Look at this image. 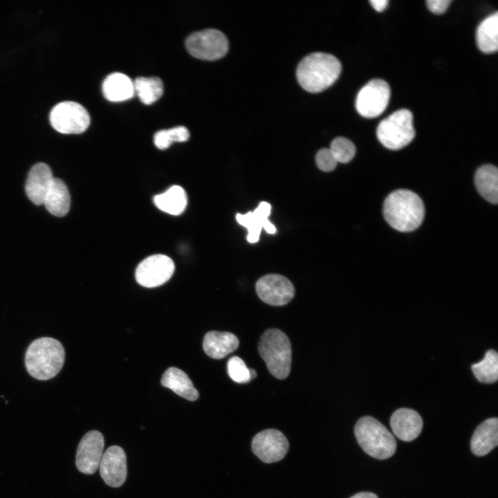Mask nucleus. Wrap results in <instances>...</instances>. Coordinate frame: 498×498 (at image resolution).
<instances>
[{
  "mask_svg": "<svg viewBox=\"0 0 498 498\" xmlns=\"http://www.w3.org/2000/svg\"><path fill=\"white\" fill-rule=\"evenodd\" d=\"M383 215L394 229L400 232H411L421 224L425 216V207L416 193L408 190H397L385 199Z\"/></svg>",
  "mask_w": 498,
  "mask_h": 498,
  "instance_id": "f257e3e1",
  "label": "nucleus"
},
{
  "mask_svg": "<svg viewBox=\"0 0 498 498\" xmlns=\"http://www.w3.org/2000/svg\"><path fill=\"white\" fill-rule=\"evenodd\" d=\"M342 70L340 62L333 55L317 52L302 59L296 71L299 85L311 93H319L331 86Z\"/></svg>",
  "mask_w": 498,
  "mask_h": 498,
  "instance_id": "f03ea898",
  "label": "nucleus"
},
{
  "mask_svg": "<svg viewBox=\"0 0 498 498\" xmlns=\"http://www.w3.org/2000/svg\"><path fill=\"white\" fill-rule=\"evenodd\" d=\"M65 352L61 342L44 337L33 341L28 347L25 364L33 378L46 380L55 376L63 367Z\"/></svg>",
  "mask_w": 498,
  "mask_h": 498,
  "instance_id": "7ed1b4c3",
  "label": "nucleus"
},
{
  "mask_svg": "<svg viewBox=\"0 0 498 498\" xmlns=\"http://www.w3.org/2000/svg\"><path fill=\"white\" fill-rule=\"evenodd\" d=\"M354 434L362 449L375 459H387L396 452V441L394 436L372 416L360 418L356 423Z\"/></svg>",
  "mask_w": 498,
  "mask_h": 498,
  "instance_id": "20e7f679",
  "label": "nucleus"
},
{
  "mask_svg": "<svg viewBox=\"0 0 498 498\" xmlns=\"http://www.w3.org/2000/svg\"><path fill=\"white\" fill-rule=\"evenodd\" d=\"M258 349L270 373L278 379L290 373L292 350L287 335L277 329L266 330L261 336Z\"/></svg>",
  "mask_w": 498,
  "mask_h": 498,
  "instance_id": "39448f33",
  "label": "nucleus"
},
{
  "mask_svg": "<svg viewBox=\"0 0 498 498\" xmlns=\"http://www.w3.org/2000/svg\"><path fill=\"white\" fill-rule=\"evenodd\" d=\"M376 135L380 143L389 149L407 146L415 136L412 112L406 109L396 111L379 123Z\"/></svg>",
  "mask_w": 498,
  "mask_h": 498,
  "instance_id": "423d86ee",
  "label": "nucleus"
},
{
  "mask_svg": "<svg viewBox=\"0 0 498 498\" xmlns=\"http://www.w3.org/2000/svg\"><path fill=\"white\" fill-rule=\"evenodd\" d=\"M49 120L52 127L64 134L80 133L90 124V116L80 104L63 101L56 104L50 111Z\"/></svg>",
  "mask_w": 498,
  "mask_h": 498,
  "instance_id": "0eeeda50",
  "label": "nucleus"
},
{
  "mask_svg": "<svg viewBox=\"0 0 498 498\" xmlns=\"http://www.w3.org/2000/svg\"><path fill=\"white\" fill-rule=\"evenodd\" d=\"M190 55L203 60H216L225 55L228 41L225 35L216 29H205L191 34L185 40Z\"/></svg>",
  "mask_w": 498,
  "mask_h": 498,
  "instance_id": "6e6552de",
  "label": "nucleus"
},
{
  "mask_svg": "<svg viewBox=\"0 0 498 498\" xmlns=\"http://www.w3.org/2000/svg\"><path fill=\"white\" fill-rule=\"evenodd\" d=\"M389 98V84L383 80L374 79L358 92L356 99V109L365 118H376L385 110Z\"/></svg>",
  "mask_w": 498,
  "mask_h": 498,
  "instance_id": "1a4fd4ad",
  "label": "nucleus"
},
{
  "mask_svg": "<svg viewBox=\"0 0 498 498\" xmlns=\"http://www.w3.org/2000/svg\"><path fill=\"white\" fill-rule=\"evenodd\" d=\"M174 271V264L171 258L164 255H154L139 264L135 275L140 285L154 288L167 282Z\"/></svg>",
  "mask_w": 498,
  "mask_h": 498,
  "instance_id": "9d476101",
  "label": "nucleus"
},
{
  "mask_svg": "<svg viewBox=\"0 0 498 498\" xmlns=\"http://www.w3.org/2000/svg\"><path fill=\"white\" fill-rule=\"evenodd\" d=\"M288 447V441L284 434L275 429L257 433L251 443L253 453L266 463L282 460L286 454Z\"/></svg>",
  "mask_w": 498,
  "mask_h": 498,
  "instance_id": "9b49d317",
  "label": "nucleus"
},
{
  "mask_svg": "<svg viewBox=\"0 0 498 498\" xmlns=\"http://www.w3.org/2000/svg\"><path fill=\"white\" fill-rule=\"evenodd\" d=\"M104 448V436L97 430L88 432L77 448L75 465L85 474H92L99 468Z\"/></svg>",
  "mask_w": 498,
  "mask_h": 498,
  "instance_id": "f8f14e48",
  "label": "nucleus"
},
{
  "mask_svg": "<svg viewBox=\"0 0 498 498\" xmlns=\"http://www.w3.org/2000/svg\"><path fill=\"white\" fill-rule=\"evenodd\" d=\"M259 297L272 306L288 304L295 295V288L284 276L268 274L259 278L255 284Z\"/></svg>",
  "mask_w": 498,
  "mask_h": 498,
  "instance_id": "ddd939ff",
  "label": "nucleus"
},
{
  "mask_svg": "<svg viewBox=\"0 0 498 498\" xmlns=\"http://www.w3.org/2000/svg\"><path fill=\"white\" fill-rule=\"evenodd\" d=\"M99 468L102 479L108 486H121L127 474V458L123 449L118 445L109 447L103 453Z\"/></svg>",
  "mask_w": 498,
  "mask_h": 498,
  "instance_id": "4468645a",
  "label": "nucleus"
},
{
  "mask_svg": "<svg viewBox=\"0 0 498 498\" xmlns=\"http://www.w3.org/2000/svg\"><path fill=\"white\" fill-rule=\"evenodd\" d=\"M270 211L271 205L266 201H262L253 212H248L245 214H237V222L248 229V242L252 243L257 242L262 228L269 234L276 232L275 225L268 219Z\"/></svg>",
  "mask_w": 498,
  "mask_h": 498,
  "instance_id": "2eb2a0df",
  "label": "nucleus"
},
{
  "mask_svg": "<svg viewBox=\"0 0 498 498\" xmlns=\"http://www.w3.org/2000/svg\"><path fill=\"white\" fill-rule=\"evenodd\" d=\"M423 425L420 414L409 408L398 409L390 418L393 433L399 439L406 442L414 440L421 434Z\"/></svg>",
  "mask_w": 498,
  "mask_h": 498,
  "instance_id": "dca6fc26",
  "label": "nucleus"
},
{
  "mask_svg": "<svg viewBox=\"0 0 498 498\" xmlns=\"http://www.w3.org/2000/svg\"><path fill=\"white\" fill-rule=\"evenodd\" d=\"M54 177L49 166L44 163L34 165L28 175L26 192L35 205H43Z\"/></svg>",
  "mask_w": 498,
  "mask_h": 498,
  "instance_id": "f3484780",
  "label": "nucleus"
},
{
  "mask_svg": "<svg viewBox=\"0 0 498 498\" xmlns=\"http://www.w3.org/2000/svg\"><path fill=\"white\" fill-rule=\"evenodd\" d=\"M498 444V419L490 418L475 430L470 441L472 453L478 456L488 454Z\"/></svg>",
  "mask_w": 498,
  "mask_h": 498,
  "instance_id": "a211bd4d",
  "label": "nucleus"
},
{
  "mask_svg": "<svg viewBox=\"0 0 498 498\" xmlns=\"http://www.w3.org/2000/svg\"><path fill=\"white\" fill-rule=\"evenodd\" d=\"M239 344L238 338L233 333L215 331L208 332L203 342L204 351L214 359L225 358L234 351Z\"/></svg>",
  "mask_w": 498,
  "mask_h": 498,
  "instance_id": "6ab92c4d",
  "label": "nucleus"
},
{
  "mask_svg": "<svg viewBox=\"0 0 498 498\" xmlns=\"http://www.w3.org/2000/svg\"><path fill=\"white\" fill-rule=\"evenodd\" d=\"M102 93L111 102H122L134 95L133 82L125 74L115 72L109 75L102 83Z\"/></svg>",
  "mask_w": 498,
  "mask_h": 498,
  "instance_id": "aec40b11",
  "label": "nucleus"
},
{
  "mask_svg": "<svg viewBox=\"0 0 498 498\" xmlns=\"http://www.w3.org/2000/svg\"><path fill=\"white\" fill-rule=\"evenodd\" d=\"M161 384L188 400L194 401L199 397V392L188 376L176 367H169L165 371Z\"/></svg>",
  "mask_w": 498,
  "mask_h": 498,
  "instance_id": "412c9836",
  "label": "nucleus"
},
{
  "mask_svg": "<svg viewBox=\"0 0 498 498\" xmlns=\"http://www.w3.org/2000/svg\"><path fill=\"white\" fill-rule=\"evenodd\" d=\"M44 205L50 214L56 216H63L68 213L71 197L67 186L63 181L54 177L45 196Z\"/></svg>",
  "mask_w": 498,
  "mask_h": 498,
  "instance_id": "4be33fe9",
  "label": "nucleus"
},
{
  "mask_svg": "<svg viewBox=\"0 0 498 498\" xmlns=\"http://www.w3.org/2000/svg\"><path fill=\"white\" fill-rule=\"evenodd\" d=\"M474 183L478 192L491 203L498 201V170L490 164L478 168L474 175Z\"/></svg>",
  "mask_w": 498,
  "mask_h": 498,
  "instance_id": "5701e85b",
  "label": "nucleus"
},
{
  "mask_svg": "<svg viewBox=\"0 0 498 498\" xmlns=\"http://www.w3.org/2000/svg\"><path fill=\"white\" fill-rule=\"evenodd\" d=\"M477 46L484 53H492L498 48V13L485 18L478 26L476 33Z\"/></svg>",
  "mask_w": 498,
  "mask_h": 498,
  "instance_id": "b1692460",
  "label": "nucleus"
},
{
  "mask_svg": "<svg viewBox=\"0 0 498 498\" xmlns=\"http://www.w3.org/2000/svg\"><path fill=\"white\" fill-rule=\"evenodd\" d=\"M154 201L160 210L169 214L179 215L187 206V197L183 187L174 185L166 192L155 196Z\"/></svg>",
  "mask_w": 498,
  "mask_h": 498,
  "instance_id": "393cba45",
  "label": "nucleus"
},
{
  "mask_svg": "<svg viewBox=\"0 0 498 498\" xmlns=\"http://www.w3.org/2000/svg\"><path fill=\"white\" fill-rule=\"evenodd\" d=\"M134 93L145 104L156 102L163 93V83L157 77H138L133 81Z\"/></svg>",
  "mask_w": 498,
  "mask_h": 498,
  "instance_id": "a878e982",
  "label": "nucleus"
},
{
  "mask_svg": "<svg viewBox=\"0 0 498 498\" xmlns=\"http://www.w3.org/2000/svg\"><path fill=\"white\" fill-rule=\"evenodd\" d=\"M476 378L482 383L491 384L498 378V355L495 350L486 352L483 359L471 367Z\"/></svg>",
  "mask_w": 498,
  "mask_h": 498,
  "instance_id": "bb28decb",
  "label": "nucleus"
},
{
  "mask_svg": "<svg viewBox=\"0 0 498 498\" xmlns=\"http://www.w3.org/2000/svg\"><path fill=\"white\" fill-rule=\"evenodd\" d=\"M190 138L189 130L183 126L157 131L154 137L156 147L160 149L168 148L174 142H185Z\"/></svg>",
  "mask_w": 498,
  "mask_h": 498,
  "instance_id": "cd10ccee",
  "label": "nucleus"
},
{
  "mask_svg": "<svg viewBox=\"0 0 498 498\" xmlns=\"http://www.w3.org/2000/svg\"><path fill=\"white\" fill-rule=\"evenodd\" d=\"M227 371L230 378L238 383L248 382L257 376L255 370L248 368L243 360L238 356L229 359Z\"/></svg>",
  "mask_w": 498,
  "mask_h": 498,
  "instance_id": "c85d7f7f",
  "label": "nucleus"
},
{
  "mask_svg": "<svg viewBox=\"0 0 498 498\" xmlns=\"http://www.w3.org/2000/svg\"><path fill=\"white\" fill-rule=\"evenodd\" d=\"M329 149L337 162L349 163L356 154V147L349 139L344 137L335 138L331 142Z\"/></svg>",
  "mask_w": 498,
  "mask_h": 498,
  "instance_id": "c756f323",
  "label": "nucleus"
},
{
  "mask_svg": "<svg viewBox=\"0 0 498 498\" xmlns=\"http://www.w3.org/2000/svg\"><path fill=\"white\" fill-rule=\"evenodd\" d=\"M315 162L320 169L324 172H331L335 169L338 162L327 148H322L318 151L315 156Z\"/></svg>",
  "mask_w": 498,
  "mask_h": 498,
  "instance_id": "7c9ffc66",
  "label": "nucleus"
},
{
  "mask_svg": "<svg viewBox=\"0 0 498 498\" xmlns=\"http://www.w3.org/2000/svg\"><path fill=\"white\" fill-rule=\"evenodd\" d=\"M451 1V0H427L426 4L432 12L441 15L445 12Z\"/></svg>",
  "mask_w": 498,
  "mask_h": 498,
  "instance_id": "2f4dec72",
  "label": "nucleus"
},
{
  "mask_svg": "<svg viewBox=\"0 0 498 498\" xmlns=\"http://www.w3.org/2000/svg\"><path fill=\"white\" fill-rule=\"evenodd\" d=\"M372 7L378 12H382L387 6V0H371Z\"/></svg>",
  "mask_w": 498,
  "mask_h": 498,
  "instance_id": "473e14b6",
  "label": "nucleus"
},
{
  "mask_svg": "<svg viewBox=\"0 0 498 498\" xmlns=\"http://www.w3.org/2000/svg\"><path fill=\"white\" fill-rule=\"evenodd\" d=\"M350 498H378L376 495L370 492H361L355 494Z\"/></svg>",
  "mask_w": 498,
  "mask_h": 498,
  "instance_id": "72a5a7b5",
  "label": "nucleus"
}]
</instances>
